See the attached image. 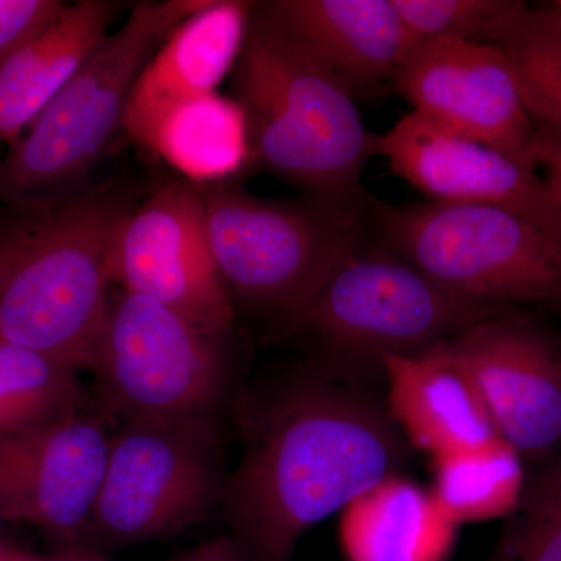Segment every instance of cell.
I'll use <instances>...</instances> for the list:
<instances>
[{"instance_id":"cell-10","label":"cell","mask_w":561,"mask_h":561,"mask_svg":"<svg viewBox=\"0 0 561 561\" xmlns=\"http://www.w3.org/2000/svg\"><path fill=\"white\" fill-rule=\"evenodd\" d=\"M111 284L149 298L224 342L234 305L210 250L201 184L172 180L131 206L111 251Z\"/></svg>"},{"instance_id":"cell-8","label":"cell","mask_w":561,"mask_h":561,"mask_svg":"<svg viewBox=\"0 0 561 561\" xmlns=\"http://www.w3.org/2000/svg\"><path fill=\"white\" fill-rule=\"evenodd\" d=\"M216 449L210 413L125 421L111 435L87 538L127 546L197 523L217 493Z\"/></svg>"},{"instance_id":"cell-7","label":"cell","mask_w":561,"mask_h":561,"mask_svg":"<svg viewBox=\"0 0 561 561\" xmlns=\"http://www.w3.org/2000/svg\"><path fill=\"white\" fill-rule=\"evenodd\" d=\"M365 243L332 272L295 323L337 356L379 362L383 354L421 353L500 312Z\"/></svg>"},{"instance_id":"cell-2","label":"cell","mask_w":561,"mask_h":561,"mask_svg":"<svg viewBox=\"0 0 561 561\" xmlns=\"http://www.w3.org/2000/svg\"><path fill=\"white\" fill-rule=\"evenodd\" d=\"M9 208L0 220V341L90 370L130 203L98 191Z\"/></svg>"},{"instance_id":"cell-4","label":"cell","mask_w":561,"mask_h":561,"mask_svg":"<svg viewBox=\"0 0 561 561\" xmlns=\"http://www.w3.org/2000/svg\"><path fill=\"white\" fill-rule=\"evenodd\" d=\"M202 191L210 250L232 305L294 324L371 230V197L268 201L228 181L203 184Z\"/></svg>"},{"instance_id":"cell-30","label":"cell","mask_w":561,"mask_h":561,"mask_svg":"<svg viewBox=\"0 0 561 561\" xmlns=\"http://www.w3.org/2000/svg\"><path fill=\"white\" fill-rule=\"evenodd\" d=\"M3 518L2 515H0V526H2ZM10 546L7 545L5 541H3L2 534H0V561H2L3 556H5V552L9 551Z\"/></svg>"},{"instance_id":"cell-23","label":"cell","mask_w":561,"mask_h":561,"mask_svg":"<svg viewBox=\"0 0 561 561\" xmlns=\"http://www.w3.org/2000/svg\"><path fill=\"white\" fill-rule=\"evenodd\" d=\"M79 371L36 351L0 341V435L79 412Z\"/></svg>"},{"instance_id":"cell-11","label":"cell","mask_w":561,"mask_h":561,"mask_svg":"<svg viewBox=\"0 0 561 561\" xmlns=\"http://www.w3.org/2000/svg\"><path fill=\"white\" fill-rule=\"evenodd\" d=\"M391 87L411 103L412 113L537 171V125L497 47L467 41H416Z\"/></svg>"},{"instance_id":"cell-19","label":"cell","mask_w":561,"mask_h":561,"mask_svg":"<svg viewBox=\"0 0 561 561\" xmlns=\"http://www.w3.org/2000/svg\"><path fill=\"white\" fill-rule=\"evenodd\" d=\"M457 529L432 491L391 474L343 508L339 540L350 561H448Z\"/></svg>"},{"instance_id":"cell-5","label":"cell","mask_w":561,"mask_h":561,"mask_svg":"<svg viewBox=\"0 0 561 561\" xmlns=\"http://www.w3.org/2000/svg\"><path fill=\"white\" fill-rule=\"evenodd\" d=\"M205 0L136 3L65 90L0 160V205L60 197L124 127L133 88L151 55Z\"/></svg>"},{"instance_id":"cell-22","label":"cell","mask_w":561,"mask_h":561,"mask_svg":"<svg viewBox=\"0 0 561 561\" xmlns=\"http://www.w3.org/2000/svg\"><path fill=\"white\" fill-rule=\"evenodd\" d=\"M153 153L191 176L210 184L247 168L245 122L239 106L219 95L179 111L162 130Z\"/></svg>"},{"instance_id":"cell-18","label":"cell","mask_w":561,"mask_h":561,"mask_svg":"<svg viewBox=\"0 0 561 561\" xmlns=\"http://www.w3.org/2000/svg\"><path fill=\"white\" fill-rule=\"evenodd\" d=\"M117 3L80 0L0 65V146H13L108 35Z\"/></svg>"},{"instance_id":"cell-6","label":"cell","mask_w":561,"mask_h":561,"mask_svg":"<svg viewBox=\"0 0 561 561\" xmlns=\"http://www.w3.org/2000/svg\"><path fill=\"white\" fill-rule=\"evenodd\" d=\"M370 228L378 245L465 300L561 305V242L512 210L371 197Z\"/></svg>"},{"instance_id":"cell-28","label":"cell","mask_w":561,"mask_h":561,"mask_svg":"<svg viewBox=\"0 0 561 561\" xmlns=\"http://www.w3.org/2000/svg\"><path fill=\"white\" fill-rule=\"evenodd\" d=\"M179 561H247V552L243 551L241 542L231 538H219L203 542Z\"/></svg>"},{"instance_id":"cell-15","label":"cell","mask_w":561,"mask_h":561,"mask_svg":"<svg viewBox=\"0 0 561 561\" xmlns=\"http://www.w3.org/2000/svg\"><path fill=\"white\" fill-rule=\"evenodd\" d=\"M254 3L205 0L151 55L133 88L124 127L133 142L154 151L179 111L216 94L234 69Z\"/></svg>"},{"instance_id":"cell-21","label":"cell","mask_w":561,"mask_h":561,"mask_svg":"<svg viewBox=\"0 0 561 561\" xmlns=\"http://www.w3.org/2000/svg\"><path fill=\"white\" fill-rule=\"evenodd\" d=\"M493 46L507 58L535 125L561 131V0L516 2Z\"/></svg>"},{"instance_id":"cell-14","label":"cell","mask_w":561,"mask_h":561,"mask_svg":"<svg viewBox=\"0 0 561 561\" xmlns=\"http://www.w3.org/2000/svg\"><path fill=\"white\" fill-rule=\"evenodd\" d=\"M375 157L430 201L478 203L512 210L561 242V219L534 169L485 144L454 135L415 113L375 135Z\"/></svg>"},{"instance_id":"cell-9","label":"cell","mask_w":561,"mask_h":561,"mask_svg":"<svg viewBox=\"0 0 561 561\" xmlns=\"http://www.w3.org/2000/svg\"><path fill=\"white\" fill-rule=\"evenodd\" d=\"M221 345L160 302L121 290L90 371L106 409L127 421L201 415L224 390Z\"/></svg>"},{"instance_id":"cell-17","label":"cell","mask_w":561,"mask_h":561,"mask_svg":"<svg viewBox=\"0 0 561 561\" xmlns=\"http://www.w3.org/2000/svg\"><path fill=\"white\" fill-rule=\"evenodd\" d=\"M390 411L409 440L431 457L501 438L478 387L449 342L416 354H383Z\"/></svg>"},{"instance_id":"cell-20","label":"cell","mask_w":561,"mask_h":561,"mask_svg":"<svg viewBox=\"0 0 561 561\" xmlns=\"http://www.w3.org/2000/svg\"><path fill=\"white\" fill-rule=\"evenodd\" d=\"M522 460L502 438L432 457V494L457 526L508 516L526 482Z\"/></svg>"},{"instance_id":"cell-3","label":"cell","mask_w":561,"mask_h":561,"mask_svg":"<svg viewBox=\"0 0 561 561\" xmlns=\"http://www.w3.org/2000/svg\"><path fill=\"white\" fill-rule=\"evenodd\" d=\"M231 101L245 122L247 168L279 176L321 201L360 203L375 157L356 99L254 3L231 72Z\"/></svg>"},{"instance_id":"cell-26","label":"cell","mask_w":561,"mask_h":561,"mask_svg":"<svg viewBox=\"0 0 561 561\" xmlns=\"http://www.w3.org/2000/svg\"><path fill=\"white\" fill-rule=\"evenodd\" d=\"M65 5L60 0H0V65Z\"/></svg>"},{"instance_id":"cell-1","label":"cell","mask_w":561,"mask_h":561,"mask_svg":"<svg viewBox=\"0 0 561 561\" xmlns=\"http://www.w3.org/2000/svg\"><path fill=\"white\" fill-rule=\"evenodd\" d=\"M398 457L393 427L370 402L323 383L284 391L228 486L243 551L289 561L306 531L393 474Z\"/></svg>"},{"instance_id":"cell-24","label":"cell","mask_w":561,"mask_h":561,"mask_svg":"<svg viewBox=\"0 0 561 561\" xmlns=\"http://www.w3.org/2000/svg\"><path fill=\"white\" fill-rule=\"evenodd\" d=\"M491 561H561V460L524 482Z\"/></svg>"},{"instance_id":"cell-25","label":"cell","mask_w":561,"mask_h":561,"mask_svg":"<svg viewBox=\"0 0 561 561\" xmlns=\"http://www.w3.org/2000/svg\"><path fill=\"white\" fill-rule=\"evenodd\" d=\"M416 41L453 39L490 44L518 0H391Z\"/></svg>"},{"instance_id":"cell-12","label":"cell","mask_w":561,"mask_h":561,"mask_svg":"<svg viewBox=\"0 0 561 561\" xmlns=\"http://www.w3.org/2000/svg\"><path fill=\"white\" fill-rule=\"evenodd\" d=\"M111 435L99 416L70 413L0 435V515L28 524L66 548L87 540Z\"/></svg>"},{"instance_id":"cell-16","label":"cell","mask_w":561,"mask_h":561,"mask_svg":"<svg viewBox=\"0 0 561 561\" xmlns=\"http://www.w3.org/2000/svg\"><path fill=\"white\" fill-rule=\"evenodd\" d=\"M257 7L356 101L391 84L416 43L391 0H272Z\"/></svg>"},{"instance_id":"cell-27","label":"cell","mask_w":561,"mask_h":561,"mask_svg":"<svg viewBox=\"0 0 561 561\" xmlns=\"http://www.w3.org/2000/svg\"><path fill=\"white\" fill-rule=\"evenodd\" d=\"M535 160L561 219V131L537 127Z\"/></svg>"},{"instance_id":"cell-29","label":"cell","mask_w":561,"mask_h":561,"mask_svg":"<svg viewBox=\"0 0 561 561\" xmlns=\"http://www.w3.org/2000/svg\"><path fill=\"white\" fill-rule=\"evenodd\" d=\"M2 561H105L83 548H66L57 556H33L20 549L9 548Z\"/></svg>"},{"instance_id":"cell-13","label":"cell","mask_w":561,"mask_h":561,"mask_svg":"<svg viewBox=\"0 0 561 561\" xmlns=\"http://www.w3.org/2000/svg\"><path fill=\"white\" fill-rule=\"evenodd\" d=\"M449 342L471 376L497 435L522 459L561 446V348L537 328L500 312Z\"/></svg>"}]
</instances>
